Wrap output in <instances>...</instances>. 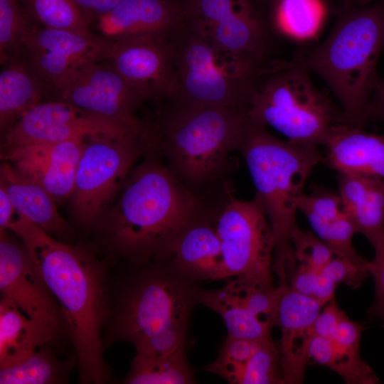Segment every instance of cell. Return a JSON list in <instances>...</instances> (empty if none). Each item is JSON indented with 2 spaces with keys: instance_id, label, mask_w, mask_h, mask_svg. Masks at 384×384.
I'll return each instance as SVG.
<instances>
[{
  "instance_id": "6da1fadb",
  "label": "cell",
  "mask_w": 384,
  "mask_h": 384,
  "mask_svg": "<svg viewBox=\"0 0 384 384\" xmlns=\"http://www.w3.org/2000/svg\"><path fill=\"white\" fill-rule=\"evenodd\" d=\"M9 230L20 238L60 304L81 381L104 383L107 370L101 334L108 313L100 263L87 250L54 239L18 213Z\"/></svg>"
},
{
  "instance_id": "7a4b0ae2",
  "label": "cell",
  "mask_w": 384,
  "mask_h": 384,
  "mask_svg": "<svg viewBox=\"0 0 384 384\" xmlns=\"http://www.w3.org/2000/svg\"><path fill=\"white\" fill-rule=\"evenodd\" d=\"M204 205L171 174L151 142L100 220L118 252L146 262L161 257Z\"/></svg>"
},
{
  "instance_id": "3957f363",
  "label": "cell",
  "mask_w": 384,
  "mask_h": 384,
  "mask_svg": "<svg viewBox=\"0 0 384 384\" xmlns=\"http://www.w3.org/2000/svg\"><path fill=\"white\" fill-rule=\"evenodd\" d=\"M171 101L154 134L155 147L171 174L205 201L227 183L230 155L238 151L247 110Z\"/></svg>"
},
{
  "instance_id": "277c9868",
  "label": "cell",
  "mask_w": 384,
  "mask_h": 384,
  "mask_svg": "<svg viewBox=\"0 0 384 384\" xmlns=\"http://www.w3.org/2000/svg\"><path fill=\"white\" fill-rule=\"evenodd\" d=\"M383 46L384 0H380L364 6H344L326 38L297 56L330 87L341 105L343 123L364 127L370 120Z\"/></svg>"
},
{
  "instance_id": "5b68a950",
  "label": "cell",
  "mask_w": 384,
  "mask_h": 384,
  "mask_svg": "<svg viewBox=\"0 0 384 384\" xmlns=\"http://www.w3.org/2000/svg\"><path fill=\"white\" fill-rule=\"evenodd\" d=\"M238 151L242 156L274 238L273 272L296 264L292 235L305 184L324 157L318 146L281 140L248 117Z\"/></svg>"
},
{
  "instance_id": "8992f818",
  "label": "cell",
  "mask_w": 384,
  "mask_h": 384,
  "mask_svg": "<svg viewBox=\"0 0 384 384\" xmlns=\"http://www.w3.org/2000/svg\"><path fill=\"white\" fill-rule=\"evenodd\" d=\"M144 271L124 294L115 334L137 353L166 355L185 351L188 327L201 287L164 259Z\"/></svg>"
},
{
  "instance_id": "52a82bcc",
  "label": "cell",
  "mask_w": 384,
  "mask_h": 384,
  "mask_svg": "<svg viewBox=\"0 0 384 384\" xmlns=\"http://www.w3.org/2000/svg\"><path fill=\"white\" fill-rule=\"evenodd\" d=\"M253 122L270 127L292 142L324 145L342 113L312 82L297 57L258 71L247 107Z\"/></svg>"
},
{
  "instance_id": "ba28073f",
  "label": "cell",
  "mask_w": 384,
  "mask_h": 384,
  "mask_svg": "<svg viewBox=\"0 0 384 384\" xmlns=\"http://www.w3.org/2000/svg\"><path fill=\"white\" fill-rule=\"evenodd\" d=\"M171 40L176 76L172 101L247 110L260 65L220 50L188 28L173 32Z\"/></svg>"
},
{
  "instance_id": "9c48e42d",
  "label": "cell",
  "mask_w": 384,
  "mask_h": 384,
  "mask_svg": "<svg viewBox=\"0 0 384 384\" xmlns=\"http://www.w3.org/2000/svg\"><path fill=\"white\" fill-rule=\"evenodd\" d=\"M208 203L220 242L224 279L235 278L264 289L275 288L274 238L257 197L238 199L227 186Z\"/></svg>"
},
{
  "instance_id": "30bf717a",
  "label": "cell",
  "mask_w": 384,
  "mask_h": 384,
  "mask_svg": "<svg viewBox=\"0 0 384 384\" xmlns=\"http://www.w3.org/2000/svg\"><path fill=\"white\" fill-rule=\"evenodd\" d=\"M151 140L147 132L87 139L70 198L73 215L85 226L97 224Z\"/></svg>"
},
{
  "instance_id": "8fae6325",
  "label": "cell",
  "mask_w": 384,
  "mask_h": 384,
  "mask_svg": "<svg viewBox=\"0 0 384 384\" xmlns=\"http://www.w3.org/2000/svg\"><path fill=\"white\" fill-rule=\"evenodd\" d=\"M146 130L129 127L61 100L39 102L1 135V151L21 146L86 139L92 137H125Z\"/></svg>"
},
{
  "instance_id": "7c38bea8",
  "label": "cell",
  "mask_w": 384,
  "mask_h": 384,
  "mask_svg": "<svg viewBox=\"0 0 384 384\" xmlns=\"http://www.w3.org/2000/svg\"><path fill=\"white\" fill-rule=\"evenodd\" d=\"M57 100L71 104L117 123L141 127L137 110L148 92L124 78L107 60L83 66L58 87Z\"/></svg>"
},
{
  "instance_id": "4fadbf2b",
  "label": "cell",
  "mask_w": 384,
  "mask_h": 384,
  "mask_svg": "<svg viewBox=\"0 0 384 384\" xmlns=\"http://www.w3.org/2000/svg\"><path fill=\"white\" fill-rule=\"evenodd\" d=\"M187 28L238 56L256 53L267 33L250 0H188Z\"/></svg>"
},
{
  "instance_id": "5bb4252c",
  "label": "cell",
  "mask_w": 384,
  "mask_h": 384,
  "mask_svg": "<svg viewBox=\"0 0 384 384\" xmlns=\"http://www.w3.org/2000/svg\"><path fill=\"white\" fill-rule=\"evenodd\" d=\"M169 35L143 34L110 39L107 56L128 81L150 97L171 100L176 92L174 53Z\"/></svg>"
},
{
  "instance_id": "9a60e30c",
  "label": "cell",
  "mask_w": 384,
  "mask_h": 384,
  "mask_svg": "<svg viewBox=\"0 0 384 384\" xmlns=\"http://www.w3.org/2000/svg\"><path fill=\"white\" fill-rule=\"evenodd\" d=\"M0 231V292L30 318L59 329L61 309L22 243Z\"/></svg>"
},
{
  "instance_id": "2e32d148",
  "label": "cell",
  "mask_w": 384,
  "mask_h": 384,
  "mask_svg": "<svg viewBox=\"0 0 384 384\" xmlns=\"http://www.w3.org/2000/svg\"><path fill=\"white\" fill-rule=\"evenodd\" d=\"M276 326L281 331L279 344L284 383L300 384L309 361L308 351L314 321L324 305L311 296L278 282Z\"/></svg>"
},
{
  "instance_id": "e0dca14e",
  "label": "cell",
  "mask_w": 384,
  "mask_h": 384,
  "mask_svg": "<svg viewBox=\"0 0 384 384\" xmlns=\"http://www.w3.org/2000/svg\"><path fill=\"white\" fill-rule=\"evenodd\" d=\"M86 139L21 146L1 153L3 161L43 186L56 202L70 199Z\"/></svg>"
},
{
  "instance_id": "ac0fdd59",
  "label": "cell",
  "mask_w": 384,
  "mask_h": 384,
  "mask_svg": "<svg viewBox=\"0 0 384 384\" xmlns=\"http://www.w3.org/2000/svg\"><path fill=\"white\" fill-rule=\"evenodd\" d=\"M158 259L167 260L198 282L224 279L220 242L207 203Z\"/></svg>"
},
{
  "instance_id": "d6986e66",
  "label": "cell",
  "mask_w": 384,
  "mask_h": 384,
  "mask_svg": "<svg viewBox=\"0 0 384 384\" xmlns=\"http://www.w3.org/2000/svg\"><path fill=\"white\" fill-rule=\"evenodd\" d=\"M324 146V162L338 174L365 175L384 182V134L338 123Z\"/></svg>"
},
{
  "instance_id": "ffe728a7",
  "label": "cell",
  "mask_w": 384,
  "mask_h": 384,
  "mask_svg": "<svg viewBox=\"0 0 384 384\" xmlns=\"http://www.w3.org/2000/svg\"><path fill=\"white\" fill-rule=\"evenodd\" d=\"M181 14L169 0H122L97 19V28L110 39L151 33L169 35L180 28Z\"/></svg>"
},
{
  "instance_id": "44dd1931",
  "label": "cell",
  "mask_w": 384,
  "mask_h": 384,
  "mask_svg": "<svg viewBox=\"0 0 384 384\" xmlns=\"http://www.w3.org/2000/svg\"><path fill=\"white\" fill-rule=\"evenodd\" d=\"M253 287L235 278L228 279L225 285L220 289L201 287L198 303L221 316L228 336L249 340L265 338L272 336L274 326L263 319L253 306Z\"/></svg>"
},
{
  "instance_id": "7402d4cb",
  "label": "cell",
  "mask_w": 384,
  "mask_h": 384,
  "mask_svg": "<svg viewBox=\"0 0 384 384\" xmlns=\"http://www.w3.org/2000/svg\"><path fill=\"white\" fill-rule=\"evenodd\" d=\"M344 212L372 246L384 232V182L375 177L338 174Z\"/></svg>"
},
{
  "instance_id": "603a6c76",
  "label": "cell",
  "mask_w": 384,
  "mask_h": 384,
  "mask_svg": "<svg viewBox=\"0 0 384 384\" xmlns=\"http://www.w3.org/2000/svg\"><path fill=\"white\" fill-rule=\"evenodd\" d=\"M0 186L16 211L31 223L50 235L66 230V221L58 211L57 202L50 193L5 161L0 169Z\"/></svg>"
},
{
  "instance_id": "cb8c5ba5",
  "label": "cell",
  "mask_w": 384,
  "mask_h": 384,
  "mask_svg": "<svg viewBox=\"0 0 384 384\" xmlns=\"http://www.w3.org/2000/svg\"><path fill=\"white\" fill-rule=\"evenodd\" d=\"M58 329L30 318L12 301L0 302V368L17 363L54 338Z\"/></svg>"
},
{
  "instance_id": "d4e9b609",
  "label": "cell",
  "mask_w": 384,
  "mask_h": 384,
  "mask_svg": "<svg viewBox=\"0 0 384 384\" xmlns=\"http://www.w3.org/2000/svg\"><path fill=\"white\" fill-rule=\"evenodd\" d=\"M0 73V129L1 135L40 102L44 81L32 66L14 56Z\"/></svg>"
},
{
  "instance_id": "484cf974",
  "label": "cell",
  "mask_w": 384,
  "mask_h": 384,
  "mask_svg": "<svg viewBox=\"0 0 384 384\" xmlns=\"http://www.w3.org/2000/svg\"><path fill=\"white\" fill-rule=\"evenodd\" d=\"M110 39L90 33L33 26L24 43L27 52L50 50L65 55L82 66L107 60Z\"/></svg>"
},
{
  "instance_id": "4316f807",
  "label": "cell",
  "mask_w": 384,
  "mask_h": 384,
  "mask_svg": "<svg viewBox=\"0 0 384 384\" xmlns=\"http://www.w3.org/2000/svg\"><path fill=\"white\" fill-rule=\"evenodd\" d=\"M124 383L188 384L195 383V379L185 351L166 355L137 353Z\"/></svg>"
},
{
  "instance_id": "83f0119b",
  "label": "cell",
  "mask_w": 384,
  "mask_h": 384,
  "mask_svg": "<svg viewBox=\"0 0 384 384\" xmlns=\"http://www.w3.org/2000/svg\"><path fill=\"white\" fill-rule=\"evenodd\" d=\"M69 368L56 357L48 344L24 359L0 368L1 384H51L65 381Z\"/></svg>"
},
{
  "instance_id": "f1b7e54d",
  "label": "cell",
  "mask_w": 384,
  "mask_h": 384,
  "mask_svg": "<svg viewBox=\"0 0 384 384\" xmlns=\"http://www.w3.org/2000/svg\"><path fill=\"white\" fill-rule=\"evenodd\" d=\"M233 384H284L279 344L270 336L225 379Z\"/></svg>"
},
{
  "instance_id": "f546056e",
  "label": "cell",
  "mask_w": 384,
  "mask_h": 384,
  "mask_svg": "<svg viewBox=\"0 0 384 384\" xmlns=\"http://www.w3.org/2000/svg\"><path fill=\"white\" fill-rule=\"evenodd\" d=\"M325 14L321 0H278L275 19L284 33L295 39L314 37Z\"/></svg>"
},
{
  "instance_id": "4dcf8cb0",
  "label": "cell",
  "mask_w": 384,
  "mask_h": 384,
  "mask_svg": "<svg viewBox=\"0 0 384 384\" xmlns=\"http://www.w3.org/2000/svg\"><path fill=\"white\" fill-rule=\"evenodd\" d=\"M29 17L53 29L90 33V20L73 0H23Z\"/></svg>"
},
{
  "instance_id": "1f68e13d",
  "label": "cell",
  "mask_w": 384,
  "mask_h": 384,
  "mask_svg": "<svg viewBox=\"0 0 384 384\" xmlns=\"http://www.w3.org/2000/svg\"><path fill=\"white\" fill-rule=\"evenodd\" d=\"M33 25L17 0H0V53L3 63L23 48L28 33Z\"/></svg>"
},
{
  "instance_id": "d6a6232c",
  "label": "cell",
  "mask_w": 384,
  "mask_h": 384,
  "mask_svg": "<svg viewBox=\"0 0 384 384\" xmlns=\"http://www.w3.org/2000/svg\"><path fill=\"white\" fill-rule=\"evenodd\" d=\"M299 210L310 225L333 220L344 211L338 193L321 186H314L309 193L304 192L299 201Z\"/></svg>"
},
{
  "instance_id": "836d02e7",
  "label": "cell",
  "mask_w": 384,
  "mask_h": 384,
  "mask_svg": "<svg viewBox=\"0 0 384 384\" xmlns=\"http://www.w3.org/2000/svg\"><path fill=\"white\" fill-rule=\"evenodd\" d=\"M294 255L297 263L320 272L334 257L333 250L314 233L299 227L292 235Z\"/></svg>"
},
{
  "instance_id": "e575fe53",
  "label": "cell",
  "mask_w": 384,
  "mask_h": 384,
  "mask_svg": "<svg viewBox=\"0 0 384 384\" xmlns=\"http://www.w3.org/2000/svg\"><path fill=\"white\" fill-rule=\"evenodd\" d=\"M319 272L336 285L343 283L356 289L370 276V262L365 265H358L335 255Z\"/></svg>"
},
{
  "instance_id": "d590c367",
  "label": "cell",
  "mask_w": 384,
  "mask_h": 384,
  "mask_svg": "<svg viewBox=\"0 0 384 384\" xmlns=\"http://www.w3.org/2000/svg\"><path fill=\"white\" fill-rule=\"evenodd\" d=\"M374 257L370 262V276L375 284V296L368 315L370 319H378L384 311V232L373 245Z\"/></svg>"
},
{
  "instance_id": "8d00e7d4",
  "label": "cell",
  "mask_w": 384,
  "mask_h": 384,
  "mask_svg": "<svg viewBox=\"0 0 384 384\" xmlns=\"http://www.w3.org/2000/svg\"><path fill=\"white\" fill-rule=\"evenodd\" d=\"M345 314L334 298L323 306L316 317L313 326L314 334L332 338Z\"/></svg>"
},
{
  "instance_id": "74e56055",
  "label": "cell",
  "mask_w": 384,
  "mask_h": 384,
  "mask_svg": "<svg viewBox=\"0 0 384 384\" xmlns=\"http://www.w3.org/2000/svg\"><path fill=\"white\" fill-rule=\"evenodd\" d=\"M318 272L309 266L296 262L287 270L286 279L295 291L311 297Z\"/></svg>"
},
{
  "instance_id": "f35d334b",
  "label": "cell",
  "mask_w": 384,
  "mask_h": 384,
  "mask_svg": "<svg viewBox=\"0 0 384 384\" xmlns=\"http://www.w3.org/2000/svg\"><path fill=\"white\" fill-rule=\"evenodd\" d=\"M334 353L331 338L314 334L309 346V359L314 363L329 368Z\"/></svg>"
},
{
  "instance_id": "ab89813d",
  "label": "cell",
  "mask_w": 384,
  "mask_h": 384,
  "mask_svg": "<svg viewBox=\"0 0 384 384\" xmlns=\"http://www.w3.org/2000/svg\"><path fill=\"white\" fill-rule=\"evenodd\" d=\"M89 20L97 19L112 11L122 0H73Z\"/></svg>"
},
{
  "instance_id": "60d3db41",
  "label": "cell",
  "mask_w": 384,
  "mask_h": 384,
  "mask_svg": "<svg viewBox=\"0 0 384 384\" xmlns=\"http://www.w3.org/2000/svg\"><path fill=\"white\" fill-rule=\"evenodd\" d=\"M17 215L12 202L4 189L0 186V231L9 230Z\"/></svg>"
},
{
  "instance_id": "b9f144b4",
  "label": "cell",
  "mask_w": 384,
  "mask_h": 384,
  "mask_svg": "<svg viewBox=\"0 0 384 384\" xmlns=\"http://www.w3.org/2000/svg\"><path fill=\"white\" fill-rule=\"evenodd\" d=\"M370 120L384 122V78L378 80L370 105Z\"/></svg>"
},
{
  "instance_id": "7bdbcfd3",
  "label": "cell",
  "mask_w": 384,
  "mask_h": 384,
  "mask_svg": "<svg viewBox=\"0 0 384 384\" xmlns=\"http://www.w3.org/2000/svg\"><path fill=\"white\" fill-rule=\"evenodd\" d=\"M372 0H343L344 6H364L369 5Z\"/></svg>"
},
{
  "instance_id": "ee69618b",
  "label": "cell",
  "mask_w": 384,
  "mask_h": 384,
  "mask_svg": "<svg viewBox=\"0 0 384 384\" xmlns=\"http://www.w3.org/2000/svg\"><path fill=\"white\" fill-rule=\"evenodd\" d=\"M378 319H380L382 320L383 321L382 326L384 327V311L380 315Z\"/></svg>"
},
{
  "instance_id": "f6af8a7d",
  "label": "cell",
  "mask_w": 384,
  "mask_h": 384,
  "mask_svg": "<svg viewBox=\"0 0 384 384\" xmlns=\"http://www.w3.org/2000/svg\"><path fill=\"white\" fill-rule=\"evenodd\" d=\"M275 2H277L278 0H274Z\"/></svg>"
}]
</instances>
